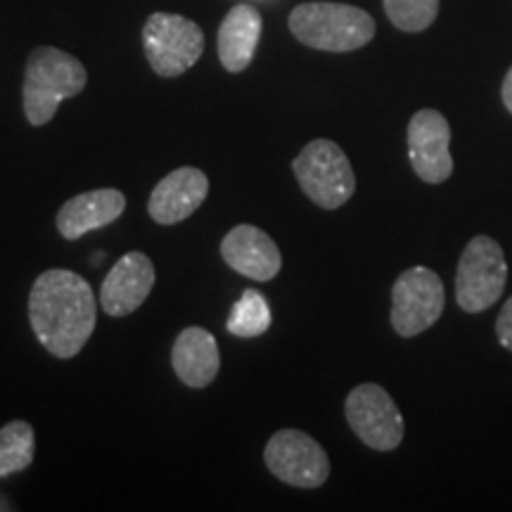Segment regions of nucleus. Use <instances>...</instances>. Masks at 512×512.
Segmentation results:
<instances>
[{
	"mask_svg": "<svg viewBox=\"0 0 512 512\" xmlns=\"http://www.w3.org/2000/svg\"><path fill=\"white\" fill-rule=\"evenodd\" d=\"M171 366L183 384L204 389L221 370V351L216 337L204 328H185L171 349Z\"/></svg>",
	"mask_w": 512,
	"mask_h": 512,
	"instance_id": "15",
	"label": "nucleus"
},
{
	"mask_svg": "<svg viewBox=\"0 0 512 512\" xmlns=\"http://www.w3.org/2000/svg\"><path fill=\"white\" fill-rule=\"evenodd\" d=\"M292 36L325 53H351L375 38V19L347 3H302L290 12Z\"/></svg>",
	"mask_w": 512,
	"mask_h": 512,
	"instance_id": "3",
	"label": "nucleus"
},
{
	"mask_svg": "<svg viewBox=\"0 0 512 512\" xmlns=\"http://www.w3.org/2000/svg\"><path fill=\"white\" fill-rule=\"evenodd\" d=\"M29 323L50 356L74 358L93 337L98 299L83 275L48 268L31 285Z\"/></svg>",
	"mask_w": 512,
	"mask_h": 512,
	"instance_id": "1",
	"label": "nucleus"
},
{
	"mask_svg": "<svg viewBox=\"0 0 512 512\" xmlns=\"http://www.w3.org/2000/svg\"><path fill=\"white\" fill-rule=\"evenodd\" d=\"M446 306L444 283L432 268L413 266L392 287V328L399 337H418L441 318Z\"/></svg>",
	"mask_w": 512,
	"mask_h": 512,
	"instance_id": "7",
	"label": "nucleus"
},
{
	"mask_svg": "<svg viewBox=\"0 0 512 512\" xmlns=\"http://www.w3.org/2000/svg\"><path fill=\"white\" fill-rule=\"evenodd\" d=\"M8 510H15V505L5 494H0V512H8Z\"/></svg>",
	"mask_w": 512,
	"mask_h": 512,
	"instance_id": "22",
	"label": "nucleus"
},
{
	"mask_svg": "<svg viewBox=\"0 0 512 512\" xmlns=\"http://www.w3.org/2000/svg\"><path fill=\"white\" fill-rule=\"evenodd\" d=\"M304 195L320 209L344 207L356 192V174L347 152L328 138L311 140L292 162Z\"/></svg>",
	"mask_w": 512,
	"mask_h": 512,
	"instance_id": "4",
	"label": "nucleus"
},
{
	"mask_svg": "<svg viewBox=\"0 0 512 512\" xmlns=\"http://www.w3.org/2000/svg\"><path fill=\"white\" fill-rule=\"evenodd\" d=\"M264 19L254 5L240 3L223 17L219 29V60L230 74H240L252 64L259 48Z\"/></svg>",
	"mask_w": 512,
	"mask_h": 512,
	"instance_id": "16",
	"label": "nucleus"
},
{
	"mask_svg": "<svg viewBox=\"0 0 512 512\" xmlns=\"http://www.w3.org/2000/svg\"><path fill=\"white\" fill-rule=\"evenodd\" d=\"M223 261L245 278L268 283L283 268V254L266 230L240 223L221 240Z\"/></svg>",
	"mask_w": 512,
	"mask_h": 512,
	"instance_id": "13",
	"label": "nucleus"
},
{
	"mask_svg": "<svg viewBox=\"0 0 512 512\" xmlns=\"http://www.w3.org/2000/svg\"><path fill=\"white\" fill-rule=\"evenodd\" d=\"M126 211V195L117 188L88 190L74 195L57 211V230L64 240H79L91 230L105 228Z\"/></svg>",
	"mask_w": 512,
	"mask_h": 512,
	"instance_id": "14",
	"label": "nucleus"
},
{
	"mask_svg": "<svg viewBox=\"0 0 512 512\" xmlns=\"http://www.w3.org/2000/svg\"><path fill=\"white\" fill-rule=\"evenodd\" d=\"M349 427L373 451H396L406 434V422L392 396L375 382L358 384L344 401Z\"/></svg>",
	"mask_w": 512,
	"mask_h": 512,
	"instance_id": "8",
	"label": "nucleus"
},
{
	"mask_svg": "<svg viewBox=\"0 0 512 512\" xmlns=\"http://www.w3.org/2000/svg\"><path fill=\"white\" fill-rule=\"evenodd\" d=\"M496 337H498V342H501V347L512 351V297L505 302L503 311L498 313Z\"/></svg>",
	"mask_w": 512,
	"mask_h": 512,
	"instance_id": "20",
	"label": "nucleus"
},
{
	"mask_svg": "<svg viewBox=\"0 0 512 512\" xmlns=\"http://www.w3.org/2000/svg\"><path fill=\"white\" fill-rule=\"evenodd\" d=\"M209 195V178L197 166H181L171 171L152 190L147 211L159 226H174L190 219Z\"/></svg>",
	"mask_w": 512,
	"mask_h": 512,
	"instance_id": "12",
	"label": "nucleus"
},
{
	"mask_svg": "<svg viewBox=\"0 0 512 512\" xmlns=\"http://www.w3.org/2000/svg\"><path fill=\"white\" fill-rule=\"evenodd\" d=\"M143 48L152 72L162 79H176L202 57L204 34L200 24L188 17L155 12L143 27Z\"/></svg>",
	"mask_w": 512,
	"mask_h": 512,
	"instance_id": "6",
	"label": "nucleus"
},
{
	"mask_svg": "<svg viewBox=\"0 0 512 512\" xmlns=\"http://www.w3.org/2000/svg\"><path fill=\"white\" fill-rule=\"evenodd\" d=\"M271 320V306H268L264 294L256 290H245L238 302H235L233 311H230L226 328L230 335L252 339L264 335L271 328Z\"/></svg>",
	"mask_w": 512,
	"mask_h": 512,
	"instance_id": "18",
	"label": "nucleus"
},
{
	"mask_svg": "<svg viewBox=\"0 0 512 512\" xmlns=\"http://www.w3.org/2000/svg\"><path fill=\"white\" fill-rule=\"evenodd\" d=\"M86 83L88 74L79 57L53 46L34 48L24 67V117L31 126L50 124L62 102L79 95Z\"/></svg>",
	"mask_w": 512,
	"mask_h": 512,
	"instance_id": "2",
	"label": "nucleus"
},
{
	"mask_svg": "<svg viewBox=\"0 0 512 512\" xmlns=\"http://www.w3.org/2000/svg\"><path fill=\"white\" fill-rule=\"evenodd\" d=\"M264 463L275 479L297 489H318L330 477V458L311 434L278 430L264 448Z\"/></svg>",
	"mask_w": 512,
	"mask_h": 512,
	"instance_id": "9",
	"label": "nucleus"
},
{
	"mask_svg": "<svg viewBox=\"0 0 512 512\" xmlns=\"http://www.w3.org/2000/svg\"><path fill=\"white\" fill-rule=\"evenodd\" d=\"M508 283L503 247L489 235H475L463 249L456 271V302L465 313L491 309Z\"/></svg>",
	"mask_w": 512,
	"mask_h": 512,
	"instance_id": "5",
	"label": "nucleus"
},
{
	"mask_svg": "<svg viewBox=\"0 0 512 512\" xmlns=\"http://www.w3.org/2000/svg\"><path fill=\"white\" fill-rule=\"evenodd\" d=\"M34 456L36 434L27 420H10L0 427V479L27 470Z\"/></svg>",
	"mask_w": 512,
	"mask_h": 512,
	"instance_id": "17",
	"label": "nucleus"
},
{
	"mask_svg": "<svg viewBox=\"0 0 512 512\" xmlns=\"http://www.w3.org/2000/svg\"><path fill=\"white\" fill-rule=\"evenodd\" d=\"M501 95H503V105H505V110H508V112L512 114V67H510V72L505 74V79H503Z\"/></svg>",
	"mask_w": 512,
	"mask_h": 512,
	"instance_id": "21",
	"label": "nucleus"
},
{
	"mask_svg": "<svg viewBox=\"0 0 512 512\" xmlns=\"http://www.w3.org/2000/svg\"><path fill=\"white\" fill-rule=\"evenodd\" d=\"M408 157L420 181L439 185L453 174L451 124L439 110H420L408 124Z\"/></svg>",
	"mask_w": 512,
	"mask_h": 512,
	"instance_id": "10",
	"label": "nucleus"
},
{
	"mask_svg": "<svg viewBox=\"0 0 512 512\" xmlns=\"http://www.w3.org/2000/svg\"><path fill=\"white\" fill-rule=\"evenodd\" d=\"M389 22L406 34L430 29L439 15V0H382Z\"/></svg>",
	"mask_w": 512,
	"mask_h": 512,
	"instance_id": "19",
	"label": "nucleus"
},
{
	"mask_svg": "<svg viewBox=\"0 0 512 512\" xmlns=\"http://www.w3.org/2000/svg\"><path fill=\"white\" fill-rule=\"evenodd\" d=\"M157 273L143 252H128L110 268L100 287V306L107 316L124 318L136 313L155 287Z\"/></svg>",
	"mask_w": 512,
	"mask_h": 512,
	"instance_id": "11",
	"label": "nucleus"
}]
</instances>
